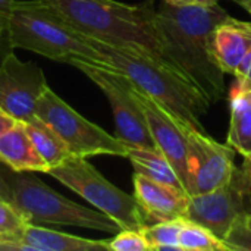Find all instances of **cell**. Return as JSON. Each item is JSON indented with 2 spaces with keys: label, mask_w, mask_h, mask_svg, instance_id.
Wrapping results in <instances>:
<instances>
[{
  "label": "cell",
  "mask_w": 251,
  "mask_h": 251,
  "mask_svg": "<svg viewBox=\"0 0 251 251\" xmlns=\"http://www.w3.org/2000/svg\"><path fill=\"white\" fill-rule=\"evenodd\" d=\"M44 1L81 34L109 44L134 49L181 75L168 56L153 0L141 4H126L116 0Z\"/></svg>",
  "instance_id": "6da1fadb"
},
{
  "label": "cell",
  "mask_w": 251,
  "mask_h": 251,
  "mask_svg": "<svg viewBox=\"0 0 251 251\" xmlns=\"http://www.w3.org/2000/svg\"><path fill=\"white\" fill-rule=\"evenodd\" d=\"M156 10L168 56L175 69L200 90L209 103L224 99L225 74L210 54L209 38L213 28L231 15L219 3L176 6L163 0Z\"/></svg>",
  "instance_id": "7a4b0ae2"
},
{
  "label": "cell",
  "mask_w": 251,
  "mask_h": 251,
  "mask_svg": "<svg viewBox=\"0 0 251 251\" xmlns=\"http://www.w3.org/2000/svg\"><path fill=\"white\" fill-rule=\"evenodd\" d=\"M87 40L101 54L109 68L125 75L140 91L154 99L185 125L204 131L200 119L207 113L210 103L190 81L134 49L109 44L91 37H87Z\"/></svg>",
  "instance_id": "3957f363"
},
{
  "label": "cell",
  "mask_w": 251,
  "mask_h": 251,
  "mask_svg": "<svg viewBox=\"0 0 251 251\" xmlns=\"http://www.w3.org/2000/svg\"><path fill=\"white\" fill-rule=\"evenodd\" d=\"M6 29L13 49H25L63 63L81 59L107 66L87 37L44 0H13L6 15Z\"/></svg>",
  "instance_id": "277c9868"
},
{
  "label": "cell",
  "mask_w": 251,
  "mask_h": 251,
  "mask_svg": "<svg viewBox=\"0 0 251 251\" xmlns=\"http://www.w3.org/2000/svg\"><path fill=\"white\" fill-rule=\"evenodd\" d=\"M12 204L31 224H50L118 234L119 225L100 210L84 207L56 193L34 172H18Z\"/></svg>",
  "instance_id": "5b68a950"
},
{
  "label": "cell",
  "mask_w": 251,
  "mask_h": 251,
  "mask_svg": "<svg viewBox=\"0 0 251 251\" xmlns=\"http://www.w3.org/2000/svg\"><path fill=\"white\" fill-rule=\"evenodd\" d=\"M49 175L113 219L121 229H140L150 224L137 199L107 181L87 157L69 156L50 168Z\"/></svg>",
  "instance_id": "8992f818"
},
{
  "label": "cell",
  "mask_w": 251,
  "mask_h": 251,
  "mask_svg": "<svg viewBox=\"0 0 251 251\" xmlns=\"http://www.w3.org/2000/svg\"><path fill=\"white\" fill-rule=\"evenodd\" d=\"M35 116L54 129L72 156L90 157L109 154L126 157V146L124 141L81 116L50 87H47L38 99L35 104Z\"/></svg>",
  "instance_id": "52a82bcc"
},
{
  "label": "cell",
  "mask_w": 251,
  "mask_h": 251,
  "mask_svg": "<svg viewBox=\"0 0 251 251\" xmlns=\"http://www.w3.org/2000/svg\"><path fill=\"white\" fill-rule=\"evenodd\" d=\"M69 65L78 68L103 91L110 103L115 118L116 137L121 141L132 146L154 147L146 118L134 96L132 84L125 75L109 66L96 65L81 59H74Z\"/></svg>",
  "instance_id": "ba28073f"
},
{
  "label": "cell",
  "mask_w": 251,
  "mask_h": 251,
  "mask_svg": "<svg viewBox=\"0 0 251 251\" xmlns=\"http://www.w3.org/2000/svg\"><path fill=\"white\" fill-rule=\"evenodd\" d=\"M178 124L187 141V193L199 196L225 185L237 169V151L229 144L213 140L204 131L185 125L181 121Z\"/></svg>",
  "instance_id": "9c48e42d"
},
{
  "label": "cell",
  "mask_w": 251,
  "mask_h": 251,
  "mask_svg": "<svg viewBox=\"0 0 251 251\" xmlns=\"http://www.w3.org/2000/svg\"><path fill=\"white\" fill-rule=\"evenodd\" d=\"M249 199H251V179L243 168H237L225 185L210 193L190 196L187 219L209 228L224 240L232 222L249 210Z\"/></svg>",
  "instance_id": "30bf717a"
},
{
  "label": "cell",
  "mask_w": 251,
  "mask_h": 251,
  "mask_svg": "<svg viewBox=\"0 0 251 251\" xmlns=\"http://www.w3.org/2000/svg\"><path fill=\"white\" fill-rule=\"evenodd\" d=\"M47 79L34 62H22L10 51L0 63V107L16 121L26 122L35 115V104Z\"/></svg>",
  "instance_id": "8fae6325"
},
{
  "label": "cell",
  "mask_w": 251,
  "mask_h": 251,
  "mask_svg": "<svg viewBox=\"0 0 251 251\" xmlns=\"http://www.w3.org/2000/svg\"><path fill=\"white\" fill-rule=\"evenodd\" d=\"M132 91L146 118V124L149 126L154 147L159 151H162L163 156L171 162L179 178L182 188L187 191V184H188L187 141L184 132L179 128L178 124L179 119H176L172 113H169L154 99L140 91L134 84H132Z\"/></svg>",
  "instance_id": "7c38bea8"
},
{
  "label": "cell",
  "mask_w": 251,
  "mask_h": 251,
  "mask_svg": "<svg viewBox=\"0 0 251 251\" xmlns=\"http://www.w3.org/2000/svg\"><path fill=\"white\" fill-rule=\"evenodd\" d=\"M134 197L151 222L187 219L190 194L179 185L153 181L141 174H134Z\"/></svg>",
  "instance_id": "4fadbf2b"
},
{
  "label": "cell",
  "mask_w": 251,
  "mask_h": 251,
  "mask_svg": "<svg viewBox=\"0 0 251 251\" xmlns=\"http://www.w3.org/2000/svg\"><path fill=\"white\" fill-rule=\"evenodd\" d=\"M209 47L221 71L235 75L251 50V22L228 16L210 32Z\"/></svg>",
  "instance_id": "5bb4252c"
},
{
  "label": "cell",
  "mask_w": 251,
  "mask_h": 251,
  "mask_svg": "<svg viewBox=\"0 0 251 251\" xmlns=\"http://www.w3.org/2000/svg\"><path fill=\"white\" fill-rule=\"evenodd\" d=\"M0 159L15 172L49 174L50 171V166L32 144L25 124L21 121L0 135Z\"/></svg>",
  "instance_id": "9a60e30c"
},
{
  "label": "cell",
  "mask_w": 251,
  "mask_h": 251,
  "mask_svg": "<svg viewBox=\"0 0 251 251\" xmlns=\"http://www.w3.org/2000/svg\"><path fill=\"white\" fill-rule=\"evenodd\" d=\"M21 240L34 251H101L109 250L107 241L88 240L28 222L21 234Z\"/></svg>",
  "instance_id": "2e32d148"
},
{
  "label": "cell",
  "mask_w": 251,
  "mask_h": 251,
  "mask_svg": "<svg viewBox=\"0 0 251 251\" xmlns=\"http://www.w3.org/2000/svg\"><path fill=\"white\" fill-rule=\"evenodd\" d=\"M226 144L243 157L251 154V88L235 85L231 93V122Z\"/></svg>",
  "instance_id": "e0dca14e"
},
{
  "label": "cell",
  "mask_w": 251,
  "mask_h": 251,
  "mask_svg": "<svg viewBox=\"0 0 251 251\" xmlns=\"http://www.w3.org/2000/svg\"><path fill=\"white\" fill-rule=\"evenodd\" d=\"M125 146H126V159L131 162L137 174H141L157 182L182 187L174 166L163 156V153L159 151L156 147H141L132 144H125Z\"/></svg>",
  "instance_id": "ac0fdd59"
},
{
  "label": "cell",
  "mask_w": 251,
  "mask_h": 251,
  "mask_svg": "<svg viewBox=\"0 0 251 251\" xmlns=\"http://www.w3.org/2000/svg\"><path fill=\"white\" fill-rule=\"evenodd\" d=\"M24 124L32 144L50 168L60 165L63 160L72 156L63 140L54 132L51 126H49L38 116L34 115L29 121Z\"/></svg>",
  "instance_id": "d6986e66"
},
{
  "label": "cell",
  "mask_w": 251,
  "mask_h": 251,
  "mask_svg": "<svg viewBox=\"0 0 251 251\" xmlns=\"http://www.w3.org/2000/svg\"><path fill=\"white\" fill-rule=\"evenodd\" d=\"M179 250L182 251H231L224 240L209 228L185 219L179 232Z\"/></svg>",
  "instance_id": "ffe728a7"
},
{
  "label": "cell",
  "mask_w": 251,
  "mask_h": 251,
  "mask_svg": "<svg viewBox=\"0 0 251 251\" xmlns=\"http://www.w3.org/2000/svg\"><path fill=\"white\" fill-rule=\"evenodd\" d=\"M185 219L154 222L140 228L151 250H179V232Z\"/></svg>",
  "instance_id": "44dd1931"
},
{
  "label": "cell",
  "mask_w": 251,
  "mask_h": 251,
  "mask_svg": "<svg viewBox=\"0 0 251 251\" xmlns=\"http://www.w3.org/2000/svg\"><path fill=\"white\" fill-rule=\"evenodd\" d=\"M224 241L231 251H251V209L232 222Z\"/></svg>",
  "instance_id": "7402d4cb"
},
{
  "label": "cell",
  "mask_w": 251,
  "mask_h": 251,
  "mask_svg": "<svg viewBox=\"0 0 251 251\" xmlns=\"http://www.w3.org/2000/svg\"><path fill=\"white\" fill-rule=\"evenodd\" d=\"M26 224L28 221L16 210L12 203L0 199V235L21 238L22 229Z\"/></svg>",
  "instance_id": "603a6c76"
},
{
  "label": "cell",
  "mask_w": 251,
  "mask_h": 251,
  "mask_svg": "<svg viewBox=\"0 0 251 251\" xmlns=\"http://www.w3.org/2000/svg\"><path fill=\"white\" fill-rule=\"evenodd\" d=\"M110 251H150V246L146 241L140 229H121L115 237L107 241Z\"/></svg>",
  "instance_id": "cb8c5ba5"
},
{
  "label": "cell",
  "mask_w": 251,
  "mask_h": 251,
  "mask_svg": "<svg viewBox=\"0 0 251 251\" xmlns=\"http://www.w3.org/2000/svg\"><path fill=\"white\" fill-rule=\"evenodd\" d=\"M16 174L9 165H6L1 159H0V199L12 203L13 199V184H15V178Z\"/></svg>",
  "instance_id": "d4e9b609"
},
{
  "label": "cell",
  "mask_w": 251,
  "mask_h": 251,
  "mask_svg": "<svg viewBox=\"0 0 251 251\" xmlns=\"http://www.w3.org/2000/svg\"><path fill=\"white\" fill-rule=\"evenodd\" d=\"M237 82L235 85L238 87H246V88H251V50L249 54L244 57L243 63L240 65L237 74L234 75Z\"/></svg>",
  "instance_id": "484cf974"
},
{
  "label": "cell",
  "mask_w": 251,
  "mask_h": 251,
  "mask_svg": "<svg viewBox=\"0 0 251 251\" xmlns=\"http://www.w3.org/2000/svg\"><path fill=\"white\" fill-rule=\"evenodd\" d=\"M13 50L10 40H9V34L6 29V25L0 24V63L3 62V59Z\"/></svg>",
  "instance_id": "4316f807"
},
{
  "label": "cell",
  "mask_w": 251,
  "mask_h": 251,
  "mask_svg": "<svg viewBox=\"0 0 251 251\" xmlns=\"http://www.w3.org/2000/svg\"><path fill=\"white\" fill-rule=\"evenodd\" d=\"M176 6H215L221 0H165Z\"/></svg>",
  "instance_id": "83f0119b"
},
{
  "label": "cell",
  "mask_w": 251,
  "mask_h": 251,
  "mask_svg": "<svg viewBox=\"0 0 251 251\" xmlns=\"http://www.w3.org/2000/svg\"><path fill=\"white\" fill-rule=\"evenodd\" d=\"M16 122H18V121H16L13 116H10L4 109L0 107V135H1L4 131H7L9 128H12Z\"/></svg>",
  "instance_id": "f1b7e54d"
},
{
  "label": "cell",
  "mask_w": 251,
  "mask_h": 251,
  "mask_svg": "<svg viewBox=\"0 0 251 251\" xmlns=\"http://www.w3.org/2000/svg\"><path fill=\"white\" fill-rule=\"evenodd\" d=\"M13 0H0V16H3L6 19V15L10 9V4H12Z\"/></svg>",
  "instance_id": "f546056e"
},
{
  "label": "cell",
  "mask_w": 251,
  "mask_h": 251,
  "mask_svg": "<svg viewBox=\"0 0 251 251\" xmlns=\"http://www.w3.org/2000/svg\"><path fill=\"white\" fill-rule=\"evenodd\" d=\"M231 1H234L235 4L241 6L243 9H246L251 15V0H231Z\"/></svg>",
  "instance_id": "4dcf8cb0"
},
{
  "label": "cell",
  "mask_w": 251,
  "mask_h": 251,
  "mask_svg": "<svg viewBox=\"0 0 251 251\" xmlns=\"http://www.w3.org/2000/svg\"><path fill=\"white\" fill-rule=\"evenodd\" d=\"M243 169L246 171V174L249 175L251 179V154L250 156H244V163H243Z\"/></svg>",
  "instance_id": "1f68e13d"
},
{
  "label": "cell",
  "mask_w": 251,
  "mask_h": 251,
  "mask_svg": "<svg viewBox=\"0 0 251 251\" xmlns=\"http://www.w3.org/2000/svg\"><path fill=\"white\" fill-rule=\"evenodd\" d=\"M0 24H3V25H6V19H4L3 16H0Z\"/></svg>",
  "instance_id": "d6a6232c"
},
{
  "label": "cell",
  "mask_w": 251,
  "mask_h": 251,
  "mask_svg": "<svg viewBox=\"0 0 251 251\" xmlns=\"http://www.w3.org/2000/svg\"><path fill=\"white\" fill-rule=\"evenodd\" d=\"M1 238H16V237H7V235H0V240Z\"/></svg>",
  "instance_id": "836d02e7"
}]
</instances>
